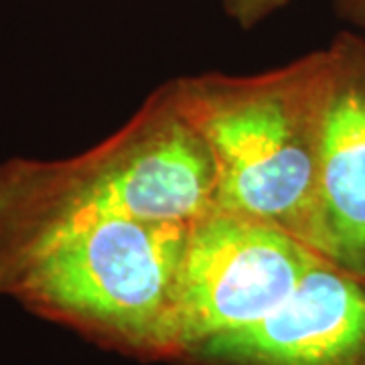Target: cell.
Masks as SVG:
<instances>
[{
	"mask_svg": "<svg viewBox=\"0 0 365 365\" xmlns=\"http://www.w3.org/2000/svg\"><path fill=\"white\" fill-rule=\"evenodd\" d=\"M189 223L79 220L0 237V297L140 361L181 355Z\"/></svg>",
	"mask_w": 365,
	"mask_h": 365,
	"instance_id": "1",
	"label": "cell"
},
{
	"mask_svg": "<svg viewBox=\"0 0 365 365\" xmlns=\"http://www.w3.org/2000/svg\"><path fill=\"white\" fill-rule=\"evenodd\" d=\"M215 205V163L170 81L81 155L0 165V237L79 220L191 223Z\"/></svg>",
	"mask_w": 365,
	"mask_h": 365,
	"instance_id": "2",
	"label": "cell"
},
{
	"mask_svg": "<svg viewBox=\"0 0 365 365\" xmlns=\"http://www.w3.org/2000/svg\"><path fill=\"white\" fill-rule=\"evenodd\" d=\"M170 83L213 157L217 207L272 223L313 250L325 49L258 76Z\"/></svg>",
	"mask_w": 365,
	"mask_h": 365,
	"instance_id": "3",
	"label": "cell"
},
{
	"mask_svg": "<svg viewBox=\"0 0 365 365\" xmlns=\"http://www.w3.org/2000/svg\"><path fill=\"white\" fill-rule=\"evenodd\" d=\"M314 256L299 237L244 213L215 205L193 220L181 262L179 359L274 313Z\"/></svg>",
	"mask_w": 365,
	"mask_h": 365,
	"instance_id": "4",
	"label": "cell"
},
{
	"mask_svg": "<svg viewBox=\"0 0 365 365\" xmlns=\"http://www.w3.org/2000/svg\"><path fill=\"white\" fill-rule=\"evenodd\" d=\"M182 365H365V274L314 256L260 323L203 341Z\"/></svg>",
	"mask_w": 365,
	"mask_h": 365,
	"instance_id": "5",
	"label": "cell"
},
{
	"mask_svg": "<svg viewBox=\"0 0 365 365\" xmlns=\"http://www.w3.org/2000/svg\"><path fill=\"white\" fill-rule=\"evenodd\" d=\"M325 51L313 250L365 274V39L341 33Z\"/></svg>",
	"mask_w": 365,
	"mask_h": 365,
	"instance_id": "6",
	"label": "cell"
},
{
	"mask_svg": "<svg viewBox=\"0 0 365 365\" xmlns=\"http://www.w3.org/2000/svg\"><path fill=\"white\" fill-rule=\"evenodd\" d=\"M339 13L351 23L365 26V0H335Z\"/></svg>",
	"mask_w": 365,
	"mask_h": 365,
	"instance_id": "7",
	"label": "cell"
}]
</instances>
